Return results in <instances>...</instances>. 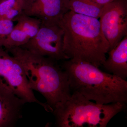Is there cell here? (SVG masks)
Returning a JSON list of instances; mask_svg holds the SVG:
<instances>
[{
	"label": "cell",
	"instance_id": "1",
	"mask_svg": "<svg viewBox=\"0 0 127 127\" xmlns=\"http://www.w3.org/2000/svg\"><path fill=\"white\" fill-rule=\"evenodd\" d=\"M59 25L64 32V52L69 59L102 66L110 46L98 19L69 10Z\"/></svg>",
	"mask_w": 127,
	"mask_h": 127
},
{
	"label": "cell",
	"instance_id": "2",
	"mask_svg": "<svg viewBox=\"0 0 127 127\" xmlns=\"http://www.w3.org/2000/svg\"><path fill=\"white\" fill-rule=\"evenodd\" d=\"M5 50L21 64L30 88L45 97L52 112L57 104L71 97L68 75L56 61L20 47Z\"/></svg>",
	"mask_w": 127,
	"mask_h": 127
},
{
	"label": "cell",
	"instance_id": "7",
	"mask_svg": "<svg viewBox=\"0 0 127 127\" xmlns=\"http://www.w3.org/2000/svg\"><path fill=\"white\" fill-rule=\"evenodd\" d=\"M99 18L110 51L127 35V0H116L104 5Z\"/></svg>",
	"mask_w": 127,
	"mask_h": 127
},
{
	"label": "cell",
	"instance_id": "5",
	"mask_svg": "<svg viewBox=\"0 0 127 127\" xmlns=\"http://www.w3.org/2000/svg\"><path fill=\"white\" fill-rule=\"evenodd\" d=\"M0 83L6 85L26 103H36L50 112V108L46 103L37 100L30 88L21 64L2 47H0Z\"/></svg>",
	"mask_w": 127,
	"mask_h": 127
},
{
	"label": "cell",
	"instance_id": "11",
	"mask_svg": "<svg viewBox=\"0 0 127 127\" xmlns=\"http://www.w3.org/2000/svg\"><path fill=\"white\" fill-rule=\"evenodd\" d=\"M70 10L98 19L102 12L103 6L91 0H69Z\"/></svg>",
	"mask_w": 127,
	"mask_h": 127
},
{
	"label": "cell",
	"instance_id": "6",
	"mask_svg": "<svg viewBox=\"0 0 127 127\" xmlns=\"http://www.w3.org/2000/svg\"><path fill=\"white\" fill-rule=\"evenodd\" d=\"M63 36V30L59 24L41 22L36 35L20 47L56 61L68 60L64 52Z\"/></svg>",
	"mask_w": 127,
	"mask_h": 127
},
{
	"label": "cell",
	"instance_id": "10",
	"mask_svg": "<svg viewBox=\"0 0 127 127\" xmlns=\"http://www.w3.org/2000/svg\"><path fill=\"white\" fill-rule=\"evenodd\" d=\"M109 56L102 66L107 71L126 80L127 78V35L116 47L109 51Z\"/></svg>",
	"mask_w": 127,
	"mask_h": 127
},
{
	"label": "cell",
	"instance_id": "9",
	"mask_svg": "<svg viewBox=\"0 0 127 127\" xmlns=\"http://www.w3.org/2000/svg\"><path fill=\"white\" fill-rule=\"evenodd\" d=\"M26 103L6 85L0 83V127H15L22 118Z\"/></svg>",
	"mask_w": 127,
	"mask_h": 127
},
{
	"label": "cell",
	"instance_id": "4",
	"mask_svg": "<svg viewBox=\"0 0 127 127\" xmlns=\"http://www.w3.org/2000/svg\"><path fill=\"white\" fill-rule=\"evenodd\" d=\"M126 108V103L100 104L74 92L68 100L59 103L53 109L58 127H106L114 116Z\"/></svg>",
	"mask_w": 127,
	"mask_h": 127
},
{
	"label": "cell",
	"instance_id": "8",
	"mask_svg": "<svg viewBox=\"0 0 127 127\" xmlns=\"http://www.w3.org/2000/svg\"><path fill=\"white\" fill-rule=\"evenodd\" d=\"M70 10L69 0H24L23 14L41 22L58 24Z\"/></svg>",
	"mask_w": 127,
	"mask_h": 127
},
{
	"label": "cell",
	"instance_id": "13",
	"mask_svg": "<svg viewBox=\"0 0 127 127\" xmlns=\"http://www.w3.org/2000/svg\"><path fill=\"white\" fill-rule=\"evenodd\" d=\"M14 26L13 21L0 17V47H3Z\"/></svg>",
	"mask_w": 127,
	"mask_h": 127
},
{
	"label": "cell",
	"instance_id": "12",
	"mask_svg": "<svg viewBox=\"0 0 127 127\" xmlns=\"http://www.w3.org/2000/svg\"><path fill=\"white\" fill-rule=\"evenodd\" d=\"M24 0H0V17L14 21L23 14Z\"/></svg>",
	"mask_w": 127,
	"mask_h": 127
},
{
	"label": "cell",
	"instance_id": "14",
	"mask_svg": "<svg viewBox=\"0 0 127 127\" xmlns=\"http://www.w3.org/2000/svg\"><path fill=\"white\" fill-rule=\"evenodd\" d=\"M101 5L104 6L116 0H91Z\"/></svg>",
	"mask_w": 127,
	"mask_h": 127
},
{
	"label": "cell",
	"instance_id": "3",
	"mask_svg": "<svg viewBox=\"0 0 127 127\" xmlns=\"http://www.w3.org/2000/svg\"><path fill=\"white\" fill-rule=\"evenodd\" d=\"M62 68L68 75L71 91L100 104L127 102V81L102 71L87 62L70 59Z\"/></svg>",
	"mask_w": 127,
	"mask_h": 127
}]
</instances>
